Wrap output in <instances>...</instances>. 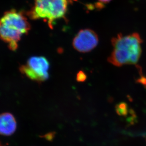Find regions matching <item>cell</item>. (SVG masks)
I'll list each match as a JSON object with an SVG mask.
<instances>
[{"instance_id": "6da1fadb", "label": "cell", "mask_w": 146, "mask_h": 146, "mask_svg": "<svg viewBox=\"0 0 146 146\" xmlns=\"http://www.w3.org/2000/svg\"><path fill=\"white\" fill-rule=\"evenodd\" d=\"M142 43V38L138 33L128 35L118 34L111 39L113 50L108 61L117 66L136 64L141 55Z\"/></svg>"}, {"instance_id": "7a4b0ae2", "label": "cell", "mask_w": 146, "mask_h": 146, "mask_svg": "<svg viewBox=\"0 0 146 146\" xmlns=\"http://www.w3.org/2000/svg\"><path fill=\"white\" fill-rule=\"evenodd\" d=\"M30 29V23L21 11L13 9L0 18V39L7 43L11 50L17 49L21 38Z\"/></svg>"}, {"instance_id": "3957f363", "label": "cell", "mask_w": 146, "mask_h": 146, "mask_svg": "<svg viewBox=\"0 0 146 146\" xmlns=\"http://www.w3.org/2000/svg\"><path fill=\"white\" fill-rule=\"evenodd\" d=\"M71 1V0H35L28 15L32 20L45 21L52 29L56 21L66 18Z\"/></svg>"}, {"instance_id": "277c9868", "label": "cell", "mask_w": 146, "mask_h": 146, "mask_svg": "<svg viewBox=\"0 0 146 146\" xmlns=\"http://www.w3.org/2000/svg\"><path fill=\"white\" fill-rule=\"evenodd\" d=\"M49 63L44 56H35L30 58L20 67V71L30 79L42 82L49 77Z\"/></svg>"}, {"instance_id": "5b68a950", "label": "cell", "mask_w": 146, "mask_h": 146, "mask_svg": "<svg viewBox=\"0 0 146 146\" xmlns=\"http://www.w3.org/2000/svg\"><path fill=\"white\" fill-rule=\"evenodd\" d=\"M99 38L93 30L86 29L81 30L74 36L73 47L76 50L82 53L90 52L97 46Z\"/></svg>"}, {"instance_id": "8992f818", "label": "cell", "mask_w": 146, "mask_h": 146, "mask_svg": "<svg viewBox=\"0 0 146 146\" xmlns=\"http://www.w3.org/2000/svg\"><path fill=\"white\" fill-rule=\"evenodd\" d=\"M16 129L17 122L12 114L4 112L0 114V135L10 136Z\"/></svg>"}, {"instance_id": "52a82bcc", "label": "cell", "mask_w": 146, "mask_h": 146, "mask_svg": "<svg viewBox=\"0 0 146 146\" xmlns=\"http://www.w3.org/2000/svg\"><path fill=\"white\" fill-rule=\"evenodd\" d=\"M117 111L119 115H124L126 113L127 106L125 104H119L118 108L117 109Z\"/></svg>"}, {"instance_id": "ba28073f", "label": "cell", "mask_w": 146, "mask_h": 146, "mask_svg": "<svg viewBox=\"0 0 146 146\" xmlns=\"http://www.w3.org/2000/svg\"><path fill=\"white\" fill-rule=\"evenodd\" d=\"M86 75L84 73L82 72H80L77 75V80L79 81H83L86 79Z\"/></svg>"}, {"instance_id": "9c48e42d", "label": "cell", "mask_w": 146, "mask_h": 146, "mask_svg": "<svg viewBox=\"0 0 146 146\" xmlns=\"http://www.w3.org/2000/svg\"><path fill=\"white\" fill-rule=\"evenodd\" d=\"M111 0H97V1H98L99 4H100V6H104V5L108 3Z\"/></svg>"}, {"instance_id": "30bf717a", "label": "cell", "mask_w": 146, "mask_h": 146, "mask_svg": "<svg viewBox=\"0 0 146 146\" xmlns=\"http://www.w3.org/2000/svg\"><path fill=\"white\" fill-rule=\"evenodd\" d=\"M0 146H4L1 143V142H0Z\"/></svg>"}]
</instances>
